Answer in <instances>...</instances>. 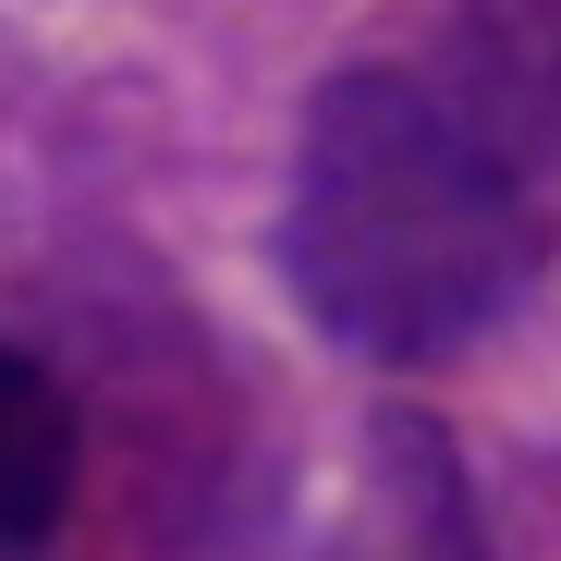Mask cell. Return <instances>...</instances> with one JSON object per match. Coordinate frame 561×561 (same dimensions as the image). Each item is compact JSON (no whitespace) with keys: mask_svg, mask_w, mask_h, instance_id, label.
Returning <instances> with one entry per match:
<instances>
[{"mask_svg":"<svg viewBox=\"0 0 561 561\" xmlns=\"http://www.w3.org/2000/svg\"><path fill=\"white\" fill-rule=\"evenodd\" d=\"M280 280L366 366H439L549 280V171L451 99L439 61H354L280 171Z\"/></svg>","mask_w":561,"mask_h":561,"instance_id":"1","label":"cell"},{"mask_svg":"<svg viewBox=\"0 0 561 561\" xmlns=\"http://www.w3.org/2000/svg\"><path fill=\"white\" fill-rule=\"evenodd\" d=\"M439 73L451 99L501 123L537 171L561 159V0H477L451 37H439Z\"/></svg>","mask_w":561,"mask_h":561,"instance_id":"2","label":"cell"},{"mask_svg":"<svg viewBox=\"0 0 561 561\" xmlns=\"http://www.w3.org/2000/svg\"><path fill=\"white\" fill-rule=\"evenodd\" d=\"M73 477H85L73 391L49 379V354L0 342V549H37V537H61Z\"/></svg>","mask_w":561,"mask_h":561,"instance_id":"3","label":"cell"},{"mask_svg":"<svg viewBox=\"0 0 561 561\" xmlns=\"http://www.w3.org/2000/svg\"><path fill=\"white\" fill-rule=\"evenodd\" d=\"M0 561H25V549H0Z\"/></svg>","mask_w":561,"mask_h":561,"instance_id":"4","label":"cell"}]
</instances>
